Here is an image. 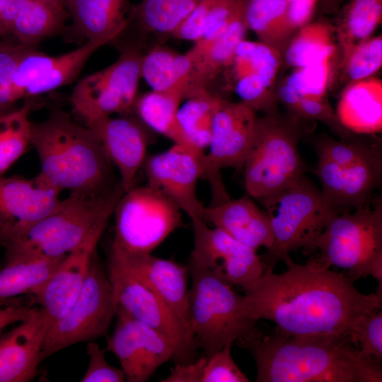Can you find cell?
Instances as JSON below:
<instances>
[{"label":"cell","mask_w":382,"mask_h":382,"mask_svg":"<svg viewBox=\"0 0 382 382\" xmlns=\"http://www.w3.org/2000/svg\"><path fill=\"white\" fill-rule=\"evenodd\" d=\"M74 35L87 41L112 42L127 29L129 0H64Z\"/></svg>","instance_id":"25"},{"label":"cell","mask_w":382,"mask_h":382,"mask_svg":"<svg viewBox=\"0 0 382 382\" xmlns=\"http://www.w3.org/2000/svg\"><path fill=\"white\" fill-rule=\"evenodd\" d=\"M192 286L188 296V325L203 356L208 358L226 344L255 330L247 315L243 295L214 271L188 263Z\"/></svg>","instance_id":"6"},{"label":"cell","mask_w":382,"mask_h":382,"mask_svg":"<svg viewBox=\"0 0 382 382\" xmlns=\"http://www.w3.org/2000/svg\"><path fill=\"white\" fill-rule=\"evenodd\" d=\"M192 69V56L189 50L180 54L161 45L144 53L141 63V78L151 91L179 92L185 100L190 94Z\"/></svg>","instance_id":"28"},{"label":"cell","mask_w":382,"mask_h":382,"mask_svg":"<svg viewBox=\"0 0 382 382\" xmlns=\"http://www.w3.org/2000/svg\"><path fill=\"white\" fill-rule=\"evenodd\" d=\"M284 0H245V20L259 41L283 52L296 31Z\"/></svg>","instance_id":"29"},{"label":"cell","mask_w":382,"mask_h":382,"mask_svg":"<svg viewBox=\"0 0 382 382\" xmlns=\"http://www.w3.org/2000/svg\"><path fill=\"white\" fill-rule=\"evenodd\" d=\"M282 52L261 42L243 40L236 47L230 69L233 78L253 74L270 89L281 66Z\"/></svg>","instance_id":"36"},{"label":"cell","mask_w":382,"mask_h":382,"mask_svg":"<svg viewBox=\"0 0 382 382\" xmlns=\"http://www.w3.org/2000/svg\"><path fill=\"white\" fill-rule=\"evenodd\" d=\"M48 328L39 308L30 318L0 335V382H28L37 375L41 350Z\"/></svg>","instance_id":"22"},{"label":"cell","mask_w":382,"mask_h":382,"mask_svg":"<svg viewBox=\"0 0 382 382\" xmlns=\"http://www.w3.org/2000/svg\"><path fill=\"white\" fill-rule=\"evenodd\" d=\"M228 343L207 358L202 382H248L249 378L234 361Z\"/></svg>","instance_id":"41"},{"label":"cell","mask_w":382,"mask_h":382,"mask_svg":"<svg viewBox=\"0 0 382 382\" xmlns=\"http://www.w3.org/2000/svg\"><path fill=\"white\" fill-rule=\"evenodd\" d=\"M33 48L35 47L18 43L0 51V115L14 110L12 76L21 58Z\"/></svg>","instance_id":"42"},{"label":"cell","mask_w":382,"mask_h":382,"mask_svg":"<svg viewBox=\"0 0 382 382\" xmlns=\"http://www.w3.org/2000/svg\"><path fill=\"white\" fill-rule=\"evenodd\" d=\"M350 338L359 344V352L366 358L381 364L382 359V313L377 311L361 316L357 322Z\"/></svg>","instance_id":"40"},{"label":"cell","mask_w":382,"mask_h":382,"mask_svg":"<svg viewBox=\"0 0 382 382\" xmlns=\"http://www.w3.org/2000/svg\"><path fill=\"white\" fill-rule=\"evenodd\" d=\"M110 251L189 327L187 266L151 253L126 252L112 242Z\"/></svg>","instance_id":"21"},{"label":"cell","mask_w":382,"mask_h":382,"mask_svg":"<svg viewBox=\"0 0 382 382\" xmlns=\"http://www.w3.org/2000/svg\"><path fill=\"white\" fill-rule=\"evenodd\" d=\"M258 118L256 111L246 104L221 97L214 116L209 151L206 154V180L213 199L211 205L231 199L220 171L227 168L243 170L256 134Z\"/></svg>","instance_id":"13"},{"label":"cell","mask_w":382,"mask_h":382,"mask_svg":"<svg viewBox=\"0 0 382 382\" xmlns=\"http://www.w3.org/2000/svg\"><path fill=\"white\" fill-rule=\"evenodd\" d=\"M218 0H202L175 31L173 37L197 42L210 30Z\"/></svg>","instance_id":"43"},{"label":"cell","mask_w":382,"mask_h":382,"mask_svg":"<svg viewBox=\"0 0 382 382\" xmlns=\"http://www.w3.org/2000/svg\"><path fill=\"white\" fill-rule=\"evenodd\" d=\"M284 1H288V2H290V1H294V0H284Z\"/></svg>","instance_id":"52"},{"label":"cell","mask_w":382,"mask_h":382,"mask_svg":"<svg viewBox=\"0 0 382 382\" xmlns=\"http://www.w3.org/2000/svg\"><path fill=\"white\" fill-rule=\"evenodd\" d=\"M207 358L204 356L187 364H175L163 382H202Z\"/></svg>","instance_id":"46"},{"label":"cell","mask_w":382,"mask_h":382,"mask_svg":"<svg viewBox=\"0 0 382 382\" xmlns=\"http://www.w3.org/2000/svg\"><path fill=\"white\" fill-rule=\"evenodd\" d=\"M291 112L303 118L320 120L335 129L343 128L325 98H301Z\"/></svg>","instance_id":"45"},{"label":"cell","mask_w":382,"mask_h":382,"mask_svg":"<svg viewBox=\"0 0 382 382\" xmlns=\"http://www.w3.org/2000/svg\"><path fill=\"white\" fill-rule=\"evenodd\" d=\"M31 146L40 159V172L62 191H105L112 180V164L92 130L62 110L44 120L31 122Z\"/></svg>","instance_id":"3"},{"label":"cell","mask_w":382,"mask_h":382,"mask_svg":"<svg viewBox=\"0 0 382 382\" xmlns=\"http://www.w3.org/2000/svg\"><path fill=\"white\" fill-rule=\"evenodd\" d=\"M112 243L132 253H151L182 225V210L148 185L134 186L117 201Z\"/></svg>","instance_id":"11"},{"label":"cell","mask_w":382,"mask_h":382,"mask_svg":"<svg viewBox=\"0 0 382 382\" xmlns=\"http://www.w3.org/2000/svg\"><path fill=\"white\" fill-rule=\"evenodd\" d=\"M38 308L22 305L0 306V331L13 323L30 318L37 313Z\"/></svg>","instance_id":"48"},{"label":"cell","mask_w":382,"mask_h":382,"mask_svg":"<svg viewBox=\"0 0 382 382\" xmlns=\"http://www.w3.org/2000/svg\"><path fill=\"white\" fill-rule=\"evenodd\" d=\"M61 192L40 173L30 179L0 176V245L15 241L49 213Z\"/></svg>","instance_id":"16"},{"label":"cell","mask_w":382,"mask_h":382,"mask_svg":"<svg viewBox=\"0 0 382 382\" xmlns=\"http://www.w3.org/2000/svg\"><path fill=\"white\" fill-rule=\"evenodd\" d=\"M86 127L96 134L107 157L118 170L124 191L136 186L137 172L146 160L149 140L147 127L130 114L103 117Z\"/></svg>","instance_id":"20"},{"label":"cell","mask_w":382,"mask_h":382,"mask_svg":"<svg viewBox=\"0 0 382 382\" xmlns=\"http://www.w3.org/2000/svg\"><path fill=\"white\" fill-rule=\"evenodd\" d=\"M108 222L96 226L79 248L64 257L52 276L30 293L45 313L48 328L64 314L81 291Z\"/></svg>","instance_id":"19"},{"label":"cell","mask_w":382,"mask_h":382,"mask_svg":"<svg viewBox=\"0 0 382 382\" xmlns=\"http://www.w3.org/2000/svg\"><path fill=\"white\" fill-rule=\"evenodd\" d=\"M47 3H50L57 7L61 8H65L62 0H42Z\"/></svg>","instance_id":"50"},{"label":"cell","mask_w":382,"mask_h":382,"mask_svg":"<svg viewBox=\"0 0 382 382\" xmlns=\"http://www.w3.org/2000/svg\"><path fill=\"white\" fill-rule=\"evenodd\" d=\"M107 43L87 41L72 51L49 56L33 48L20 60L12 76L13 100L38 96L71 83L90 57Z\"/></svg>","instance_id":"18"},{"label":"cell","mask_w":382,"mask_h":382,"mask_svg":"<svg viewBox=\"0 0 382 382\" xmlns=\"http://www.w3.org/2000/svg\"><path fill=\"white\" fill-rule=\"evenodd\" d=\"M108 270L117 308L165 336L175 364L195 361L199 347L188 325L110 250Z\"/></svg>","instance_id":"12"},{"label":"cell","mask_w":382,"mask_h":382,"mask_svg":"<svg viewBox=\"0 0 382 382\" xmlns=\"http://www.w3.org/2000/svg\"><path fill=\"white\" fill-rule=\"evenodd\" d=\"M335 114L344 129L362 134L381 132L382 81L372 76L350 82L340 95Z\"/></svg>","instance_id":"27"},{"label":"cell","mask_w":382,"mask_h":382,"mask_svg":"<svg viewBox=\"0 0 382 382\" xmlns=\"http://www.w3.org/2000/svg\"><path fill=\"white\" fill-rule=\"evenodd\" d=\"M341 64L349 83L372 77L382 66L381 35L357 45Z\"/></svg>","instance_id":"38"},{"label":"cell","mask_w":382,"mask_h":382,"mask_svg":"<svg viewBox=\"0 0 382 382\" xmlns=\"http://www.w3.org/2000/svg\"><path fill=\"white\" fill-rule=\"evenodd\" d=\"M318 0H294L289 2L288 13L295 30L311 22Z\"/></svg>","instance_id":"47"},{"label":"cell","mask_w":382,"mask_h":382,"mask_svg":"<svg viewBox=\"0 0 382 382\" xmlns=\"http://www.w3.org/2000/svg\"><path fill=\"white\" fill-rule=\"evenodd\" d=\"M4 1L5 0H0V36L1 37H6V34L3 28V26L1 25V9H2V6H3V4L4 3Z\"/></svg>","instance_id":"51"},{"label":"cell","mask_w":382,"mask_h":382,"mask_svg":"<svg viewBox=\"0 0 382 382\" xmlns=\"http://www.w3.org/2000/svg\"><path fill=\"white\" fill-rule=\"evenodd\" d=\"M252 355L257 382H381V364L347 335L288 336L257 329L235 342Z\"/></svg>","instance_id":"2"},{"label":"cell","mask_w":382,"mask_h":382,"mask_svg":"<svg viewBox=\"0 0 382 382\" xmlns=\"http://www.w3.org/2000/svg\"><path fill=\"white\" fill-rule=\"evenodd\" d=\"M273 233L272 247L261 257L265 271H273L280 260L288 266L289 254L315 244L332 218L341 211L303 176L284 190L261 201Z\"/></svg>","instance_id":"5"},{"label":"cell","mask_w":382,"mask_h":382,"mask_svg":"<svg viewBox=\"0 0 382 382\" xmlns=\"http://www.w3.org/2000/svg\"><path fill=\"white\" fill-rule=\"evenodd\" d=\"M183 100L184 96L179 92L151 91L137 96L133 111L147 127L163 135L173 144L193 146L185 137L178 120V110Z\"/></svg>","instance_id":"31"},{"label":"cell","mask_w":382,"mask_h":382,"mask_svg":"<svg viewBox=\"0 0 382 382\" xmlns=\"http://www.w3.org/2000/svg\"><path fill=\"white\" fill-rule=\"evenodd\" d=\"M204 220L255 250H269L274 238L270 218L249 196L204 207Z\"/></svg>","instance_id":"24"},{"label":"cell","mask_w":382,"mask_h":382,"mask_svg":"<svg viewBox=\"0 0 382 382\" xmlns=\"http://www.w3.org/2000/svg\"><path fill=\"white\" fill-rule=\"evenodd\" d=\"M34 104L26 101L20 108L0 115V176L31 145L29 114Z\"/></svg>","instance_id":"37"},{"label":"cell","mask_w":382,"mask_h":382,"mask_svg":"<svg viewBox=\"0 0 382 382\" xmlns=\"http://www.w3.org/2000/svg\"><path fill=\"white\" fill-rule=\"evenodd\" d=\"M320 262L347 271L354 281L370 275L382 289V207L369 203L352 213L340 212L326 226L316 244Z\"/></svg>","instance_id":"7"},{"label":"cell","mask_w":382,"mask_h":382,"mask_svg":"<svg viewBox=\"0 0 382 382\" xmlns=\"http://www.w3.org/2000/svg\"><path fill=\"white\" fill-rule=\"evenodd\" d=\"M202 0H141L132 5L130 24L135 23L139 37L145 35L173 36L180 25Z\"/></svg>","instance_id":"30"},{"label":"cell","mask_w":382,"mask_h":382,"mask_svg":"<svg viewBox=\"0 0 382 382\" xmlns=\"http://www.w3.org/2000/svg\"><path fill=\"white\" fill-rule=\"evenodd\" d=\"M297 30L284 50V59L289 66L303 67L335 55L333 29L328 23L309 22Z\"/></svg>","instance_id":"35"},{"label":"cell","mask_w":382,"mask_h":382,"mask_svg":"<svg viewBox=\"0 0 382 382\" xmlns=\"http://www.w3.org/2000/svg\"><path fill=\"white\" fill-rule=\"evenodd\" d=\"M382 19V0H349L337 28L342 61L359 43L372 37Z\"/></svg>","instance_id":"34"},{"label":"cell","mask_w":382,"mask_h":382,"mask_svg":"<svg viewBox=\"0 0 382 382\" xmlns=\"http://www.w3.org/2000/svg\"><path fill=\"white\" fill-rule=\"evenodd\" d=\"M144 42L139 37L121 43L117 59L81 79L70 103L74 114L87 126L98 119L129 115L137 98Z\"/></svg>","instance_id":"9"},{"label":"cell","mask_w":382,"mask_h":382,"mask_svg":"<svg viewBox=\"0 0 382 382\" xmlns=\"http://www.w3.org/2000/svg\"><path fill=\"white\" fill-rule=\"evenodd\" d=\"M69 18L66 8L42 0H5L1 23L6 34L30 47L45 37L59 34Z\"/></svg>","instance_id":"23"},{"label":"cell","mask_w":382,"mask_h":382,"mask_svg":"<svg viewBox=\"0 0 382 382\" xmlns=\"http://www.w3.org/2000/svg\"><path fill=\"white\" fill-rule=\"evenodd\" d=\"M116 310L112 284L96 251L79 295L47 330L41 350L42 361L69 346L93 341L105 335Z\"/></svg>","instance_id":"10"},{"label":"cell","mask_w":382,"mask_h":382,"mask_svg":"<svg viewBox=\"0 0 382 382\" xmlns=\"http://www.w3.org/2000/svg\"><path fill=\"white\" fill-rule=\"evenodd\" d=\"M247 30L244 8L219 35L209 42H195L189 50L193 60L190 94L201 89L209 90L210 81L230 67L236 47L245 39Z\"/></svg>","instance_id":"26"},{"label":"cell","mask_w":382,"mask_h":382,"mask_svg":"<svg viewBox=\"0 0 382 382\" xmlns=\"http://www.w3.org/2000/svg\"><path fill=\"white\" fill-rule=\"evenodd\" d=\"M124 192L120 180L105 191H71L25 233L4 247L6 261L66 256L100 223L109 221Z\"/></svg>","instance_id":"4"},{"label":"cell","mask_w":382,"mask_h":382,"mask_svg":"<svg viewBox=\"0 0 382 382\" xmlns=\"http://www.w3.org/2000/svg\"><path fill=\"white\" fill-rule=\"evenodd\" d=\"M298 127L294 120H284L276 112L258 118L256 134L243 168L248 196L262 201L303 176L305 166L298 149Z\"/></svg>","instance_id":"8"},{"label":"cell","mask_w":382,"mask_h":382,"mask_svg":"<svg viewBox=\"0 0 382 382\" xmlns=\"http://www.w3.org/2000/svg\"><path fill=\"white\" fill-rule=\"evenodd\" d=\"M333 57L329 56L307 66L296 68L284 83L301 98H325L330 80Z\"/></svg>","instance_id":"39"},{"label":"cell","mask_w":382,"mask_h":382,"mask_svg":"<svg viewBox=\"0 0 382 382\" xmlns=\"http://www.w3.org/2000/svg\"><path fill=\"white\" fill-rule=\"evenodd\" d=\"M86 354L88 364L81 378L82 382H123L125 375L121 368L110 365L105 358V349L94 341L88 342Z\"/></svg>","instance_id":"44"},{"label":"cell","mask_w":382,"mask_h":382,"mask_svg":"<svg viewBox=\"0 0 382 382\" xmlns=\"http://www.w3.org/2000/svg\"><path fill=\"white\" fill-rule=\"evenodd\" d=\"M143 166L149 186L171 199L191 221L204 220V207L197 195L199 179H206L207 175L204 151L173 144L166 151L146 158Z\"/></svg>","instance_id":"14"},{"label":"cell","mask_w":382,"mask_h":382,"mask_svg":"<svg viewBox=\"0 0 382 382\" xmlns=\"http://www.w3.org/2000/svg\"><path fill=\"white\" fill-rule=\"evenodd\" d=\"M117 323L108 340V349L120 361L129 382L146 381L156 370L173 359L168 340L157 330L117 308Z\"/></svg>","instance_id":"17"},{"label":"cell","mask_w":382,"mask_h":382,"mask_svg":"<svg viewBox=\"0 0 382 382\" xmlns=\"http://www.w3.org/2000/svg\"><path fill=\"white\" fill-rule=\"evenodd\" d=\"M221 96L202 89L185 99L178 110L180 127L193 146L204 151L211 139L214 116Z\"/></svg>","instance_id":"33"},{"label":"cell","mask_w":382,"mask_h":382,"mask_svg":"<svg viewBox=\"0 0 382 382\" xmlns=\"http://www.w3.org/2000/svg\"><path fill=\"white\" fill-rule=\"evenodd\" d=\"M194 248L189 263L209 268L231 284L245 289L265 271L257 250L248 246L223 230L207 225L204 219L192 220Z\"/></svg>","instance_id":"15"},{"label":"cell","mask_w":382,"mask_h":382,"mask_svg":"<svg viewBox=\"0 0 382 382\" xmlns=\"http://www.w3.org/2000/svg\"><path fill=\"white\" fill-rule=\"evenodd\" d=\"M18 43V42H14L8 40H0V51L9 49L15 46Z\"/></svg>","instance_id":"49"},{"label":"cell","mask_w":382,"mask_h":382,"mask_svg":"<svg viewBox=\"0 0 382 382\" xmlns=\"http://www.w3.org/2000/svg\"><path fill=\"white\" fill-rule=\"evenodd\" d=\"M64 0H62V3L64 2Z\"/></svg>","instance_id":"53"},{"label":"cell","mask_w":382,"mask_h":382,"mask_svg":"<svg viewBox=\"0 0 382 382\" xmlns=\"http://www.w3.org/2000/svg\"><path fill=\"white\" fill-rule=\"evenodd\" d=\"M64 257H28L6 261V265L0 270V301L21 294H30L52 276Z\"/></svg>","instance_id":"32"},{"label":"cell","mask_w":382,"mask_h":382,"mask_svg":"<svg viewBox=\"0 0 382 382\" xmlns=\"http://www.w3.org/2000/svg\"><path fill=\"white\" fill-rule=\"evenodd\" d=\"M346 273L336 272L314 259L293 262L286 271H264L243 289L244 309L251 319H265L288 336L350 335L357 320L379 310L382 299L361 293ZM351 339V338H350Z\"/></svg>","instance_id":"1"}]
</instances>
